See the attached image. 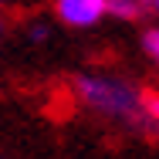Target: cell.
Masks as SVG:
<instances>
[{"label": "cell", "mask_w": 159, "mask_h": 159, "mask_svg": "<svg viewBox=\"0 0 159 159\" xmlns=\"http://www.w3.org/2000/svg\"><path fill=\"white\" fill-rule=\"evenodd\" d=\"M105 10L122 20H139L142 14L152 10V0H105Z\"/></svg>", "instance_id": "3957f363"}, {"label": "cell", "mask_w": 159, "mask_h": 159, "mask_svg": "<svg viewBox=\"0 0 159 159\" xmlns=\"http://www.w3.org/2000/svg\"><path fill=\"white\" fill-rule=\"evenodd\" d=\"M142 108H146V119L159 125V92H142Z\"/></svg>", "instance_id": "277c9868"}, {"label": "cell", "mask_w": 159, "mask_h": 159, "mask_svg": "<svg viewBox=\"0 0 159 159\" xmlns=\"http://www.w3.org/2000/svg\"><path fill=\"white\" fill-rule=\"evenodd\" d=\"M31 37H34V41H44V37H48V27H44V24H34V27H31Z\"/></svg>", "instance_id": "8992f818"}, {"label": "cell", "mask_w": 159, "mask_h": 159, "mask_svg": "<svg viewBox=\"0 0 159 159\" xmlns=\"http://www.w3.org/2000/svg\"><path fill=\"white\" fill-rule=\"evenodd\" d=\"M0 31H3V20H0Z\"/></svg>", "instance_id": "ba28073f"}, {"label": "cell", "mask_w": 159, "mask_h": 159, "mask_svg": "<svg viewBox=\"0 0 159 159\" xmlns=\"http://www.w3.org/2000/svg\"><path fill=\"white\" fill-rule=\"evenodd\" d=\"M142 51H146V54L159 64V27H152V31L142 34Z\"/></svg>", "instance_id": "5b68a950"}, {"label": "cell", "mask_w": 159, "mask_h": 159, "mask_svg": "<svg viewBox=\"0 0 159 159\" xmlns=\"http://www.w3.org/2000/svg\"><path fill=\"white\" fill-rule=\"evenodd\" d=\"M58 17H61L68 27H92L98 24L108 10H105V0H58Z\"/></svg>", "instance_id": "7a4b0ae2"}, {"label": "cell", "mask_w": 159, "mask_h": 159, "mask_svg": "<svg viewBox=\"0 0 159 159\" xmlns=\"http://www.w3.org/2000/svg\"><path fill=\"white\" fill-rule=\"evenodd\" d=\"M75 92L78 98L95 108L108 119H119L129 125H142L149 122L146 119V108H142V92L132 88L122 78H108V75H78L75 78Z\"/></svg>", "instance_id": "6da1fadb"}, {"label": "cell", "mask_w": 159, "mask_h": 159, "mask_svg": "<svg viewBox=\"0 0 159 159\" xmlns=\"http://www.w3.org/2000/svg\"><path fill=\"white\" fill-rule=\"evenodd\" d=\"M152 7H156V10H159V0H152Z\"/></svg>", "instance_id": "52a82bcc"}]
</instances>
